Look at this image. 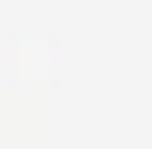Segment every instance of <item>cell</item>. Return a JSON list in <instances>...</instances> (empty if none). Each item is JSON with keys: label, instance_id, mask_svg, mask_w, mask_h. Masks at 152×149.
Masks as SVG:
<instances>
[{"label": "cell", "instance_id": "6da1fadb", "mask_svg": "<svg viewBox=\"0 0 152 149\" xmlns=\"http://www.w3.org/2000/svg\"><path fill=\"white\" fill-rule=\"evenodd\" d=\"M7 65L24 81H54L58 75V41L48 37H10L7 41Z\"/></svg>", "mask_w": 152, "mask_h": 149}]
</instances>
